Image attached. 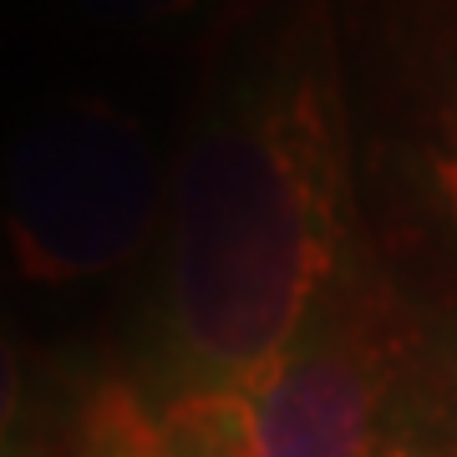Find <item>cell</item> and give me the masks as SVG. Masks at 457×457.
Here are the masks:
<instances>
[{"label":"cell","mask_w":457,"mask_h":457,"mask_svg":"<svg viewBox=\"0 0 457 457\" xmlns=\"http://www.w3.org/2000/svg\"><path fill=\"white\" fill-rule=\"evenodd\" d=\"M71 5L97 26H168L194 16L204 0H71Z\"/></svg>","instance_id":"obj_6"},{"label":"cell","mask_w":457,"mask_h":457,"mask_svg":"<svg viewBox=\"0 0 457 457\" xmlns=\"http://www.w3.org/2000/svg\"><path fill=\"white\" fill-rule=\"evenodd\" d=\"M351 132L320 0H254L213 51L168 173L163 396L228 392L356 264Z\"/></svg>","instance_id":"obj_1"},{"label":"cell","mask_w":457,"mask_h":457,"mask_svg":"<svg viewBox=\"0 0 457 457\" xmlns=\"http://www.w3.org/2000/svg\"><path fill=\"white\" fill-rule=\"evenodd\" d=\"M0 457H41L31 361L0 330Z\"/></svg>","instance_id":"obj_5"},{"label":"cell","mask_w":457,"mask_h":457,"mask_svg":"<svg viewBox=\"0 0 457 457\" xmlns=\"http://www.w3.org/2000/svg\"><path fill=\"white\" fill-rule=\"evenodd\" d=\"M427 179H432V194H437L447 224L457 228V107L437 117L432 128V143H427Z\"/></svg>","instance_id":"obj_7"},{"label":"cell","mask_w":457,"mask_h":457,"mask_svg":"<svg viewBox=\"0 0 457 457\" xmlns=\"http://www.w3.org/2000/svg\"><path fill=\"white\" fill-rule=\"evenodd\" d=\"M168 173L147 128L112 97L66 92L21 128L0 173V234L26 285H87L153 245Z\"/></svg>","instance_id":"obj_2"},{"label":"cell","mask_w":457,"mask_h":457,"mask_svg":"<svg viewBox=\"0 0 457 457\" xmlns=\"http://www.w3.org/2000/svg\"><path fill=\"white\" fill-rule=\"evenodd\" d=\"M411 341L396 295L356 260L275 361L213 396L249 457H371Z\"/></svg>","instance_id":"obj_3"},{"label":"cell","mask_w":457,"mask_h":457,"mask_svg":"<svg viewBox=\"0 0 457 457\" xmlns=\"http://www.w3.org/2000/svg\"><path fill=\"white\" fill-rule=\"evenodd\" d=\"M371 457H457V447L432 442V437H422V432H392Z\"/></svg>","instance_id":"obj_8"},{"label":"cell","mask_w":457,"mask_h":457,"mask_svg":"<svg viewBox=\"0 0 457 457\" xmlns=\"http://www.w3.org/2000/svg\"><path fill=\"white\" fill-rule=\"evenodd\" d=\"M158 402H163V422H168L163 457H249L213 392L158 396Z\"/></svg>","instance_id":"obj_4"}]
</instances>
